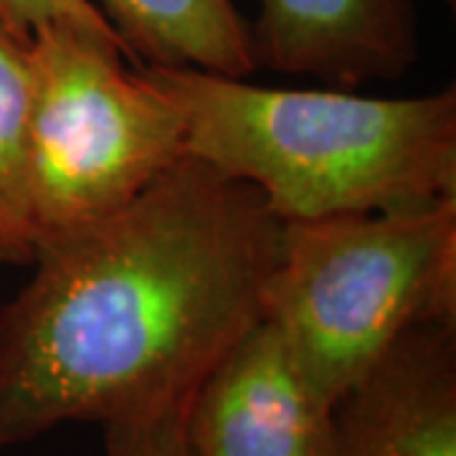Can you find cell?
<instances>
[{
	"instance_id": "obj_7",
	"label": "cell",
	"mask_w": 456,
	"mask_h": 456,
	"mask_svg": "<svg viewBox=\"0 0 456 456\" xmlns=\"http://www.w3.org/2000/svg\"><path fill=\"white\" fill-rule=\"evenodd\" d=\"M256 64L358 86L403 77L419 59L413 0H259Z\"/></svg>"
},
{
	"instance_id": "obj_9",
	"label": "cell",
	"mask_w": 456,
	"mask_h": 456,
	"mask_svg": "<svg viewBox=\"0 0 456 456\" xmlns=\"http://www.w3.org/2000/svg\"><path fill=\"white\" fill-rule=\"evenodd\" d=\"M28 41L0 18V264H31L36 254L28 206Z\"/></svg>"
},
{
	"instance_id": "obj_3",
	"label": "cell",
	"mask_w": 456,
	"mask_h": 456,
	"mask_svg": "<svg viewBox=\"0 0 456 456\" xmlns=\"http://www.w3.org/2000/svg\"><path fill=\"white\" fill-rule=\"evenodd\" d=\"M261 320L338 406L411 327L456 322V198L279 221Z\"/></svg>"
},
{
	"instance_id": "obj_1",
	"label": "cell",
	"mask_w": 456,
	"mask_h": 456,
	"mask_svg": "<svg viewBox=\"0 0 456 456\" xmlns=\"http://www.w3.org/2000/svg\"><path fill=\"white\" fill-rule=\"evenodd\" d=\"M279 221L185 155L130 206L38 244L0 310V449L185 406L261 320Z\"/></svg>"
},
{
	"instance_id": "obj_8",
	"label": "cell",
	"mask_w": 456,
	"mask_h": 456,
	"mask_svg": "<svg viewBox=\"0 0 456 456\" xmlns=\"http://www.w3.org/2000/svg\"><path fill=\"white\" fill-rule=\"evenodd\" d=\"M137 66L198 69L246 79L256 69L251 26L233 0H94Z\"/></svg>"
},
{
	"instance_id": "obj_12",
	"label": "cell",
	"mask_w": 456,
	"mask_h": 456,
	"mask_svg": "<svg viewBox=\"0 0 456 456\" xmlns=\"http://www.w3.org/2000/svg\"><path fill=\"white\" fill-rule=\"evenodd\" d=\"M449 3H454V0H449Z\"/></svg>"
},
{
	"instance_id": "obj_11",
	"label": "cell",
	"mask_w": 456,
	"mask_h": 456,
	"mask_svg": "<svg viewBox=\"0 0 456 456\" xmlns=\"http://www.w3.org/2000/svg\"><path fill=\"white\" fill-rule=\"evenodd\" d=\"M0 18L23 41H31V36L38 28L56 26V23H69V26H79L89 31L117 36L110 20L94 5V0H0Z\"/></svg>"
},
{
	"instance_id": "obj_5",
	"label": "cell",
	"mask_w": 456,
	"mask_h": 456,
	"mask_svg": "<svg viewBox=\"0 0 456 456\" xmlns=\"http://www.w3.org/2000/svg\"><path fill=\"white\" fill-rule=\"evenodd\" d=\"M183 434L188 456H338L335 403L269 320L248 327L198 383Z\"/></svg>"
},
{
	"instance_id": "obj_2",
	"label": "cell",
	"mask_w": 456,
	"mask_h": 456,
	"mask_svg": "<svg viewBox=\"0 0 456 456\" xmlns=\"http://www.w3.org/2000/svg\"><path fill=\"white\" fill-rule=\"evenodd\" d=\"M185 125V152L251 185L277 221L456 198V89L365 97L142 66Z\"/></svg>"
},
{
	"instance_id": "obj_4",
	"label": "cell",
	"mask_w": 456,
	"mask_h": 456,
	"mask_svg": "<svg viewBox=\"0 0 456 456\" xmlns=\"http://www.w3.org/2000/svg\"><path fill=\"white\" fill-rule=\"evenodd\" d=\"M28 206L36 248L130 206L180 163L175 104L110 33L69 23L28 41Z\"/></svg>"
},
{
	"instance_id": "obj_6",
	"label": "cell",
	"mask_w": 456,
	"mask_h": 456,
	"mask_svg": "<svg viewBox=\"0 0 456 456\" xmlns=\"http://www.w3.org/2000/svg\"><path fill=\"white\" fill-rule=\"evenodd\" d=\"M338 456H456V322H426L335 406Z\"/></svg>"
},
{
	"instance_id": "obj_10",
	"label": "cell",
	"mask_w": 456,
	"mask_h": 456,
	"mask_svg": "<svg viewBox=\"0 0 456 456\" xmlns=\"http://www.w3.org/2000/svg\"><path fill=\"white\" fill-rule=\"evenodd\" d=\"M188 406V403H185ZM185 406L104 426V456H188L183 416Z\"/></svg>"
}]
</instances>
